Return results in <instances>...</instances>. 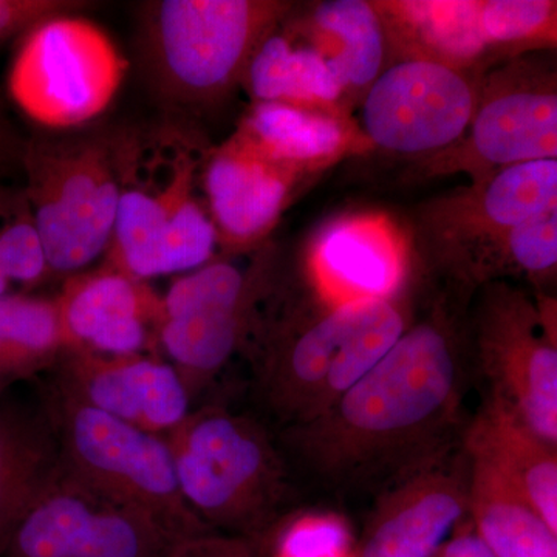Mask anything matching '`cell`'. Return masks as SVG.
Instances as JSON below:
<instances>
[{
    "instance_id": "3957f363",
    "label": "cell",
    "mask_w": 557,
    "mask_h": 557,
    "mask_svg": "<svg viewBox=\"0 0 557 557\" xmlns=\"http://www.w3.org/2000/svg\"><path fill=\"white\" fill-rule=\"evenodd\" d=\"M164 131L152 139L126 134L123 188L104 262L148 282L200 269L219 248L197 196L209 148L185 127Z\"/></svg>"
},
{
    "instance_id": "ac0fdd59",
    "label": "cell",
    "mask_w": 557,
    "mask_h": 557,
    "mask_svg": "<svg viewBox=\"0 0 557 557\" xmlns=\"http://www.w3.org/2000/svg\"><path fill=\"white\" fill-rule=\"evenodd\" d=\"M53 387L124 423L166 435L190 412L188 387L174 366L149 355H102L64 348Z\"/></svg>"
},
{
    "instance_id": "7402d4cb",
    "label": "cell",
    "mask_w": 557,
    "mask_h": 557,
    "mask_svg": "<svg viewBox=\"0 0 557 557\" xmlns=\"http://www.w3.org/2000/svg\"><path fill=\"white\" fill-rule=\"evenodd\" d=\"M463 448L469 457L486 461L511 480L557 533V446L509 410L483 399L465 429Z\"/></svg>"
},
{
    "instance_id": "5bb4252c",
    "label": "cell",
    "mask_w": 557,
    "mask_h": 557,
    "mask_svg": "<svg viewBox=\"0 0 557 557\" xmlns=\"http://www.w3.org/2000/svg\"><path fill=\"white\" fill-rule=\"evenodd\" d=\"M189 539L97 496L61 469L10 531L0 557H171Z\"/></svg>"
},
{
    "instance_id": "8fae6325",
    "label": "cell",
    "mask_w": 557,
    "mask_h": 557,
    "mask_svg": "<svg viewBox=\"0 0 557 557\" xmlns=\"http://www.w3.org/2000/svg\"><path fill=\"white\" fill-rule=\"evenodd\" d=\"M552 51H536L490 65L482 73L478 106L456 145L410 163L406 178L467 175L479 182L507 168L557 160V70Z\"/></svg>"
},
{
    "instance_id": "d4e9b609",
    "label": "cell",
    "mask_w": 557,
    "mask_h": 557,
    "mask_svg": "<svg viewBox=\"0 0 557 557\" xmlns=\"http://www.w3.org/2000/svg\"><path fill=\"white\" fill-rule=\"evenodd\" d=\"M242 86L252 102L347 108L346 90L327 58L287 21L262 40L249 60Z\"/></svg>"
},
{
    "instance_id": "52a82bcc",
    "label": "cell",
    "mask_w": 557,
    "mask_h": 557,
    "mask_svg": "<svg viewBox=\"0 0 557 557\" xmlns=\"http://www.w3.org/2000/svg\"><path fill=\"white\" fill-rule=\"evenodd\" d=\"M44 408L57 432L62 472L73 482L182 536L214 533L183 497L163 435L124 423L53 386Z\"/></svg>"
},
{
    "instance_id": "6da1fadb",
    "label": "cell",
    "mask_w": 557,
    "mask_h": 557,
    "mask_svg": "<svg viewBox=\"0 0 557 557\" xmlns=\"http://www.w3.org/2000/svg\"><path fill=\"white\" fill-rule=\"evenodd\" d=\"M468 304L443 288L332 408L282 429L288 468L333 496L375 498L458 448L472 376Z\"/></svg>"
},
{
    "instance_id": "9a60e30c",
    "label": "cell",
    "mask_w": 557,
    "mask_h": 557,
    "mask_svg": "<svg viewBox=\"0 0 557 557\" xmlns=\"http://www.w3.org/2000/svg\"><path fill=\"white\" fill-rule=\"evenodd\" d=\"M413 269L408 233L379 212L330 220L304 255L307 288L325 306L395 298L410 289Z\"/></svg>"
},
{
    "instance_id": "e575fe53",
    "label": "cell",
    "mask_w": 557,
    "mask_h": 557,
    "mask_svg": "<svg viewBox=\"0 0 557 557\" xmlns=\"http://www.w3.org/2000/svg\"><path fill=\"white\" fill-rule=\"evenodd\" d=\"M434 557H496L472 528L471 522L454 531L453 536L442 545Z\"/></svg>"
},
{
    "instance_id": "ffe728a7",
    "label": "cell",
    "mask_w": 557,
    "mask_h": 557,
    "mask_svg": "<svg viewBox=\"0 0 557 557\" xmlns=\"http://www.w3.org/2000/svg\"><path fill=\"white\" fill-rule=\"evenodd\" d=\"M236 134L262 156L311 178L373 150L344 106L252 102Z\"/></svg>"
},
{
    "instance_id": "d6a6232c",
    "label": "cell",
    "mask_w": 557,
    "mask_h": 557,
    "mask_svg": "<svg viewBox=\"0 0 557 557\" xmlns=\"http://www.w3.org/2000/svg\"><path fill=\"white\" fill-rule=\"evenodd\" d=\"M27 138L21 134L11 115L5 98L0 94V197L24 186L11 185V180H24V156Z\"/></svg>"
},
{
    "instance_id": "44dd1931",
    "label": "cell",
    "mask_w": 557,
    "mask_h": 557,
    "mask_svg": "<svg viewBox=\"0 0 557 557\" xmlns=\"http://www.w3.org/2000/svg\"><path fill=\"white\" fill-rule=\"evenodd\" d=\"M372 2L386 33L391 64L423 60L472 73L494 64L480 30L479 0Z\"/></svg>"
},
{
    "instance_id": "2e32d148",
    "label": "cell",
    "mask_w": 557,
    "mask_h": 557,
    "mask_svg": "<svg viewBox=\"0 0 557 557\" xmlns=\"http://www.w3.org/2000/svg\"><path fill=\"white\" fill-rule=\"evenodd\" d=\"M311 180L262 156L236 132L218 148H209L199 182L218 247L230 256L263 247Z\"/></svg>"
},
{
    "instance_id": "7a4b0ae2",
    "label": "cell",
    "mask_w": 557,
    "mask_h": 557,
    "mask_svg": "<svg viewBox=\"0 0 557 557\" xmlns=\"http://www.w3.org/2000/svg\"><path fill=\"white\" fill-rule=\"evenodd\" d=\"M410 292L344 306L310 295L269 321L262 318L251 339L256 384L282 429L332 408L391 350L416 318Z\"/></svg>"
},
{
    "instance_id": "f1b7e54d",
    "label": "cell",
    "mask_w": 557,
    "mask_h": 557,
    "mask_svg": "<svg viewBox=\"0 0 557 557\" xmlns=\"http://www.w3.org/2000/svg\"><path fill=\"white\" fill-rule=\"evenodd\" d=\"M0 346L35 373L53 368L64 350L57 299L28 295L0 298Z\"/></svg>"
},
{
    "instance_id": "83f0119b",
    "label": "cell",
    "mask_w": 557,
    "mask_h": 557,
    "mask_svg": "<svg viewBox=\"0 0 557 557\" xmlns=\"http://www.w3.org/2000/svg\"><path fill=\"white\" fill-rule=\"evenodd\" d=\"M479 24L494 64L556 50V0H479Z\"/></svg>"
},
{
    "instance_id": "30bf717a",
    "label": "cell",
    "mask_w": 557,
    "mask_h": 557,
    "mask_svg": "<svg viewBox=\"0 0 557 557\" xmlns=\"http://www.w3.org/2000/svg\"><path fill=\"white\" fill-rule=\"evenodd\" d=\"M281 259L276 245L265 244L247 263L212 259L168 288L159 344L190 395L251 343L263 306L276 298Z\"/></svg>"
},
{
    "instance_id": "603a6c76",
    "label": "cell",
    "mask_w": 557,
    "mask_h": 557,
    "mask_svg": "<svg viewBox=\"0 0 557 557\" xmlns=\"http://www.w3.org/2000/svg\"><path fill=\"white\" fill-rule=\"evenodd\" d=\"M287 22L327 58L347 101L362 98L387 67L386 33L372 0H324L304 16L296 7Z\"/></svg>"
},
{
    "instance_id": "4fadbf2b",
    "label": "cell",
    "mask_w": 557,
    "mask_h": 557,
    "mask_svg": "<svg viewBox=\"0 0 557 557\" xmlns=\"http://www.w3.org/2000/svg\"><path fill=\"white\" fill-rule=\"evenodd\" d=\"M482 73L423 60L392 62L361 98L358 126L372 149L426 159L463 137Z\"/></svg>"
},
{
    "instance_id": "cb8c5ba5",
    "label": "cell",
    "mask_w": 557,
    "mask_h": 557,
    "mask_svg": "<svg viewBox=\"0 0 557 557\" xmlns=\"http://www.w3.org/2000/svg\"><path fill=\"white\" fill-rule=\"evenodd\" d=\"M60 474L57 432L44 405L0 399V547Z\"/></svg>"
},
{
    "instance_id": "836d02e7",
    "label": "cell",
    "mask_w": 557,
    "mask_h": 557,
    "mask_svg": "<svg viewBox=\"0 0 557 557\" xmlns=\"http://www.w3.org/2000/svg\"><path fill=\"white\" fill-rule=\"evenodd\" d=\"M171 557H256L251 542L212 533L180 545Z\"/></svg>"
},
{
    "instance_id": "d6986e66",
    "label": "cell",
    "mask_w": 557,
    "mask_h": 557,
    "mask_svg": "<svg viewBox=\"0 0 557 557\" xmlns=\"http://www.w3.org/2000/svg\"><path fill=\"white\" fill-rule=\"evenodd\" d=\"M57 304L64 348L102 355L145 354L159 344L163 296L148 281L104 265L65 281Z\"/></svg>"
},
{
    "instance_id": "ba28073f",
    "label": "cell",
    "mask_w": 557,
    "mask_h": 557,
    "mask_svg": "<svg viewBox=\"0 0 557 557\" xmlns=\"http://www.w3.org/2000/svg\"><path fill=\"white\" fill-rule=\"evenodd\" d=\"M557 205V160L531 161L418 205L406 231L413 260L446 289L471 299L505 236Z\"/></svg>"
},
{
    "instance_id": "4316f807",
    "label": "cell",
    "mask_w": 557,
    "mask_h": 557,
    "mask_svg": "<svg viewBox=\"0 0 557 557\" xmlns=\"http://www.w3.org/2000/svg\"><path fill=\"white\" fill-rule=\"evenodd\" d=\"M557 270V205L509 231L483 265L480 287L523 278L533 292L549 293Z\"/></svg>"
},
{
    "instance_id": "484cf974",
    "label": "cell",
    "mask_w": 557,
    "mask_h": 557,
    "mask_svg": "<svg viewBox=\"0 0 557 557\" xmlns=\"http://www.w3.org/2000/svg\"><path fill=\"white\" fill-rule=\"evenodd\" d=\"M468 519L496 557H557L556 531L511 480L475 457H469Z\"/></svg>"
},
{
    "instance_id": "4dcf8cb0",
    "label": "cell",
    "mask_w": 557,
    "mask_h": 557,
    "mask_svg": "<svg viewBox=\"0 0 557 557\" xmlns=\"http://www.w3.org/2000/svg\"><path fill=\"white\" fill-rule=\"evenodd\" d=\"M274 557H358L357 541L339 512L313 509L285 520Z\"/></svg>"
},
{
    "instance_id": "1f68e13d",
    "label": "cell",
    "mask_w": 557,
    "mask_h": 557,
    "mask_svg": "<svg viewBox=\"0 0 557 557\" xmlns=\"http://www.w3.org/2000/svg\"><path fill=\"white\" fill-rule=\"evenodd\" d=\"M79 7V2L70 0H0V44L22 38L40 21Z\"/></svg>"
},
{
    "instance_id": "8992f818",
    "label": "cell",
    "mask_w": 557,
    "mask_h": 557,
    "mask_svg": "<svg viewBox=\"0 0 557 557\" xmlns=\"http://www.w3.org/2000/svg\"><path fill=\"white\" fill-rule=\"evenodd\" d=\"M81 129L27 138L24 156L22 185L50 273L67 276L108 252L123 188L127 131Z\"/></svg>"
},
{
    "instance_id": "f546056e",
    "label": "cell",
    "mask_w": 557,
    "mask_h": 557,
    "mask_svg": "<svg viewBox=\"0 0 557 557\" xmlns=\"http://www.w3.org/2000/svg\"><path fill=\"white\" fill-rule=\"evenodd\" d=\"M0 271L10 282L24 285L38 284L50 274L24 188L0 197Z\"/></svg>"
},
{
    "instance_id": "e0dca14e",
    "label": "cell",
    "mask_w": 557,
    "mask_h": 557,
    "mask_svg": "<svg viewBox=\"0 0 557 557\" xmlns=\"http://www.w3.org/2000/svg\"><path fill=\"white\" fill-rule=\"evenodd\" d=\"M469 457L463 442L448 456L375 497L358 557H434L467 522Z\"/></svg>"
},
{
    "instance_id": "7c38bea8",
    "label": "cell",
    "mask_w": 557,
    "mask_h": 557,
    "mask_svg": "<svg viewBox=\"0 0 557 557\" xmlns=\"http://www.w3.org/2000/svg\"><path fill=\"white\" fill-rule=\"evenodd\" d=\"M75 11L40 21L11 62V101L54 132L86 127L119 94L127 61L108 33Z\"/></svg>"
},
{
    "instance_id": "277c9868",
    "label": "cell",
    "mask_w": 557,
    "mask_h": 557,
    "mask_svg": "<svg viewBox=\"0 0 557 557\" xmlns=\"http://www.w3.org/2000/svg\"><path fill=\"white\" fill-rule=\"evenodd\" d=\"M164 438L183 497L214 533L251 542L276 525L292 469L262 424L209 406L190 410Z\"/></svg>"
},
{
    "instance_id": "9c48e42d",
    "label": "cell",
    "mask_w": 557,
    "mask_h": 557,
    "mask_svg": "<svg viewBox=\"0 0 557 557\" xmlns=\"http://www.w3.org/2000/svg\"><path fill=\"white\" fill-rule=\"evenodd\" d=\"M474 296L467 336L483 399L557 446L556 296L530 293L509 281L490 282Z\"/></svg>"
},
{
    "instance_id": "5b68a950",
    "label": "cell",
    "mask_w": 557,
    "mask_h": 557,
    "mask_svg": "<svg viewBox=\"0 0 557 557\" xmlns=\"http://www.w3.org/2000/svg\"><path fill=\"white\" fill-rule=\"evenodd\" d=\"M296 9L285 0H159L141 7V53L153 90L175 109L226 100L262 40Z\"/></svg>"
}]
</instances>
